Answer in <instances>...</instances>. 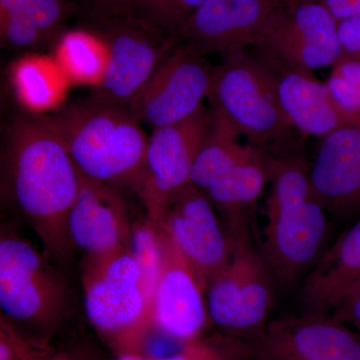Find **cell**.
<instances>
[{"mask_svg":"<svg viewBox=\"0 0 360 360\" xmlns=\"http://www.w3.org/2000/svg\"><path fill=\"white\" fill-rule=\"evenodd\" d=\"M2 162L14 205L49 257L68 264L75 248L68 233V215L82 174L65 141L39 117L20 118L9 129Z\"/></svg>","mask_w":360,"mask_h":360,"instance_id":"cell-1","label":"cell"},{"mask_svg":"<svg viewBox=\"0 0 360 360\" xmlns=\"http://www.w3.org/2000/svg\"><path fill=\"white\" fill-rule=\"evenodd\" d=\"M39 118L65 141L80 174L137 191L148 137L129 110L91 103Z\"/></svg>","mask_w":360,"mask_h":360,"instance_id":"cell-2","label":"cell"},{"mask_svg":"<svg viewBox=\"0 0 360 360\" xmlns=\"http://www.w3.org/2000/svg\"><path fill=\"white\" fill-rule=\"evenodd\" d=\"M82 290L87 319L117 354H139L153 329V292L139 260L125 250L84 257Z\"/></svg>","mask_w":360,"mask_h":360,"instance_id":"cell-3","label":"cell"},{"mask_svg":"<svg viewBox=\"0 0 360 360\" xmlns=\"http://www.w3.org/2000/svg\"><path fill=\"white\" fill-rule=\"evenodd\" d=\"M0 307L9 321L40 330L56 328L68 311L65 279L27 239L2 229Z\"/></svg>","mask_w":360,"mask_h":360,"instance_id":"cell-4","label":"cell"},{"mask_svg":"<svg viewBox=\"0 0 360 360\" xmlns=\"http://www.w3.org/2000/svg\"><path fill=\"white\" fill-rule=\"evenodd\" d=\"M229 233L231 255L206 290L208 314L219 328L250 340L270 321L274 278L264 255L253 246L250 226Z\"/></svg>","mask_w":360,"mask_h":360,"instance_id":"cell-5","label":"cell"},{"mask_svg":"<svg viewBox=\"0 0 360 360\" xmlns=\"http://www.w3.org/2000/svg\"><path fill=\"white\" fill-rule=\"evenodd\" d=\"M85 18L87 28L101 35L108 47L105 73L91 103L127 110L179 39L151 27L136 15Z\"/></svg>","mask_w":360,"mask_h":360,"instance_id":"cell-6","label":"cell"},{"mask_svg":"<svg viewBox=\"0 0 360 360\" xmlns=\"http://www.w3.org/2000/svg\"><path fill=\"white\" fill-rule=\"evenodd\" d=\"M208 97L213 115L252 141L277 139L290 127L279 103L274 70L243 52L214 66Z\"/></svg>","mask_w":360,"mask_h":360,"instance_id":"cell-7","label":"cell"},{"mask_svg":"<svg viewBox=\"0 0 360 360\" xmlns=\"http://www.w3.org/2000/svg\"><path fill=\"white\" fill-rule=\"evenodd\" d=\"M255 47L309 72L335 66L341 59L338 20L319 0H283Z\"/></svg>","mask_w":360,"mask_h":360,"instance_id":"cell-8","label":"cell"},{"mask_svg":"<svg viewBox=\"0 0 360 360\" xmlns=\"http://www.w3.org/2000/svg\"><path fill=\"white\" fill-rule=\"evenodd\" d=\"M212 122L205 105L174 124L153 130L136 193L146 210V219L155 224L175 193L189 184L191 170Z\"/></svg>","mask_w":360,"mask_h":360,"instance_id":"cell-9","label":"cell"},{"mask_svg":"<svg viewBox=\"0 0 360 360\" xmlns=\"http://www.w3.org/2000/svg\"><path fill=\"white\" fill-rule=\"evenodd\" d=\"M214 66L179 44L161 60L129 110L151 129L174 124L195 113L210 96Z\"/></svg>","mask_w":360,"mask_h":360,"instance_id":"cell-10","label":"cell"},{"mask_svg":"<svg viewBox=\"0 0 360 360\" xmlns=\"http://www.w3.org/2000/svg\"><path fill=\"white\" fill-rule=\"evenodd\" d=\"M153 225L184 255L206 292L213 277L229 262L232 241L205 191L187 184L172 196Z\"/></svg>","mask_w":360,"mask_h":360,"instance_id":"cell-11","label":"cell"},{"mask_svg":"<svg viewBox=\"0 0 360 360\" xmlns=\"http://www.w3.org/2000/svg\"><path fill=\"white\" fill-rule=\"evenodd\" d=\"M250 360H360V338L328 314L270 321L248 345Z\"/></svg>","mask_w":360,"mask_h":360,"instance_id":"cell-12","label":"cell"},{"mask_svg":"<svg viewBox=\"0 0 360 360\" xmlns=\"http://www.w3.org/2000/svg\"><path fill=\"white\" fill-rule=\"evenodd\" d=\"M283 0H205L174 35L200 56H231L255 46Z\"/></svg>","mask_w":360,"mask_h":360,"instance_id":"cell-13","label":"cell"},{"mask_svg":"<svg viewBox=\"0 0 360 360\" xmlns=\"http://www.w3.org/2000/svg\"><path fill=\"white\" fill-rule=\"evenodd\" d=\"M160 267L151 307L153 328L172 340H195L208 319L207 302L195 274L165 232L155 226Z\"/></svg>","mask_w":360,"mask_h":360,"instance_id":"cell-14","label":"cell"},{"mask_svg":"<svg viewBox=\"0 0 360 360\" xmlns=\"http://www.w3.org/2000/svg\"><path fill=\"white\" fill-rule=\"evenodd\" d=\"M326 210L312 198L267 217L262 253L276 283H292L316 260L328 231Z\"/></svg>","mask_w":360,"mask_h":360,"instance_id":"cell-15","label":"cell"},{"mask_svg":"<svg viewBox=\"0 0 360 360\" xmlns=\"http://www.w3.org/2000/svg\"><path fill=\"white\" fill-rule=\"evenodd\" d=\"M116 188L82 175L68 227L71 243L84 257H108L129 248L132 224Z\"/></svg>","mask_w":360,"mask_h":360,"instance_id":"cell-16","label":"cell"},{"mask_svg":"<svg viewBox=\"0 0 360 360\" xmlns=\"http://www.w3.org/2000/svg\"><path fill=\"white\" fill-rule=\"evenodd\" d=\"M312 195L328 212L345 215L360 207V123L322 137L310 165Z\"/></svg>","mask_w":360,"mask_h":360,"instance_id":"cell-17","label":"cell"},{"mask_svg":"<svg viewBox=\"0 0 360 360\" xmlns=\"http://www.w3.org/2000/svg\"><path fill=\"white\" fill-rule=\"evenodd\" d=\"M283 66L279 75L274 73L279 103L290 127L309 136L324 137L355 123L338 108L326 84L309 71Z\"/></svg>","mask_w":360,"mask_h":360,"instance_id":"cell-18","label":"cell"},{"mask_svg":"<svg viewBox=\"0 0 360 360\" xmlns=\"http://www.w3.org/2000/svg\"><path fill=\"white\" fill-rule=\"evenodd\" d=\"M359 277L360 219L317 260L305 279L300 295L304 312H330Z\"/></svg>","mask_w":360,"mask_h":360,"instance_id":"cell-19","label":"cell"},{"mask_svg":"<svg viewBox=\"0 0 360 360\" xmlns=\"http://www.w3.org/2000/svg\"><path fill=\"white\" fill-rule=\"evenodd\" d=\"M77 11L68 0H0L2 44L20 51L56 44Z\"/></svg>","mask_w":360,"mask_h":360,"instance_id":"cell-20","label":"cell"},{"mask_svg":"<svg viewBox=\"0 0 360 360\" xmlns=\"http://www.w3.org/2000/svg\"><path fill=\"white\" fill-rule=\"evenodd\" d=\"M9 78L20 105L37 115L58 110L71 85L53 56L39 53L18 59L11 66Z\"/></svg>","mask_w":360,"mask_h":360,"instance_id":"cell-21","label":"cell"},{"mask_svg":"<svg viewBox=\"0 0 360 360\" xmlns=\"http://www.w3.org/2000/svg\"><path fill=\"white\" fill-rule=\"evenodd\" d=\"M267 179L264 156L260 155L233 168L205 189L212 205L224 214L227 229L248 224V210L257 202Z\"/></svg>","mask_w":360,"mask_h":360,"instance_id":"cell-22","label":"cell"},{"mask_svg":"<svg viewBox=\"0 0 360 360\" xmlns=\"http://www.w3.org/2000/svg\"><path fill=\"white\" fill-rule=\"evenodd\" d=\"M238 134L212 113V127L194 162L189 184L205 191L233 168L260 155L252 146L241 144Z\"/></svg>","mask_w":360,"mask_h":360,"instance_id":"cell-23","label":"cell"},{"mask_svg":"<svg viewBox=\"0 0 360 360\" xmlns=\"http://www.w3.org/2000/svg\"><path fill=\"white\" fill-rule=\"evenodd\" d=\"M54 59L71 84L96 89L103 82L108 61V47L101 35L89 28L68 30L54 44Z\"/></svg>","mask_w":360,"mask_h":360,"instance_id":"cell-24","label":"cell"},{"mask_svg":"<svg viewBox=\"0 0 360 360\" xmlns=\"http://www.w3.org/2000/svg\"><path fill=\"white\" fill-rule=\"evenodd\" d=\"M264 162L267 179L271 182V191L265 208L266 219L284 208L314 198L310 167L304 158L264 156Z\"/></svg>","mask_w":360,"mask_h":360,"instance_id":"cell-25","label":"cell"},{"mask_svg":"<svg viewBox=\"0 0 360 360\" xmlns=\"http://www.w3.org/2000/svg\"><path fill=\"white\" fill-rule=\"evenodd\" d=\"M203 1L205 0H137L135 15L151 27L174 35L177 28Z\"/></svg>","mask_w":360,"mask_h":360,"instance_id":"cell-26","label":"cell"},{"mask_svg":"<svg viewBox=\"0 0 360 360\" xmlns=\"http://www.w3.org/2000/svg\"><path fill=\"white\" fill-rule=\"evenodd\" d=\"M329 91L338 108L348 118L360 123V63L340 59L331 71Z\"/></svg>","mask_w":360,"mask_h":360,"instance_id":"cell-27","label":"cell"},{"mask_svg":"<svg viewBox=\"0 0 360 360\" xmlns=\"http://www.w3.org/2000/svg\"><path fill=\"white\" fill-rule=\"evenodd\" d=\"M330 312L335 321L360 331V277L343 293Z\"/></svg>","mask_w":360,"mask_h":360,"instance_id":"cell-28","label":"cell"},{"mask_svg":"<svg viewBox=\"0 0 360 360\" xmlns=\"http://www.w3.org/2000/svg\"><path fill=\"white\" fill-rule=\"evenodd\" d=\"M341 59L360 63V14L338 20Z\"/></svg>","mask_w":360,"mask_h":360,"instance_id":"cell-29","label":"cell"},{"mask_svg":"<svg viewBox=\"0 0 360 360\" xmlns=\"http://www.w3.org/2000/svg\"><path fill=\"white\" fill-rule=\"evenodd\" d=\"M85 15L94 18H125L135 15L137 0H82Z\"/></svg>","mask_w":360,"mask_h":360,"instance_id":"cell-30","label":"cell"},{"mask_svg":"<svg viewBox=\"0 0 360 360\" xmlns=\"http://www.w3.org/2000/svg\"><path fill=\"white\" fill-rule=\"evenodd\" d=\"M150 360H225L212 348L195 340L187 342L186 347L179 354L156 357Z\"/></svg>","mask_w":360,"mask_h":360,"instance_id":"cell-31","label":"cell"},{"mask_svg":"<svg viewBox=\"0 0 360 360\" xmlns=\"http://www.w3.org/2000/svg\"><path fill=\"white\" fill-rule=\"evenodd\" d=\"M319 1L323 4L338 20L360 14V0H319Z\"/></svg>","mask_w":360,"mask_h":360,"instance_id":"cell-32","label":"cell"},{"mask_svg":"<svg viewBox=\"0 0 360 360\" xmlns=\"http://www.w3.org/2000/svg\"><path fill=\"white\" fill-rule=\"evenodd\" d=\"M0 335V360H18L13 341L4 328Z\"/></svg>","mask_w":360,"mask_h":360,"instance_id":"cell-33","label":"cell"},{"mask_svg":"<svg viewBox=\"0 0 360 360\" xmlns=\"http://www.w3.org/2000/svg\"><path fill=\"white\" fill-rule=\"evenodd\" d=\"M115 360H148L143 359L139 354H117V359Z\"/></svg>","mask_w":360,"mask_h":360,"instance_id":"cell-34","label":"cell"}]
</instances>
